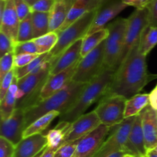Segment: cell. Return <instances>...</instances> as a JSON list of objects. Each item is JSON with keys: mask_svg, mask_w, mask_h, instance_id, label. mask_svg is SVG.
Returning <instances> with one entry per match:
<instances>
[{"mask_svg": "<svg viewBox=\"0 0 157 157\" xmlns=\"http://www.w3.org/2000/svg\"><path fill=\"white\" fill-rule=\"evenodd\" d=\"M139 43L130 50L116 69L104 96L118 95L128 99L139 93L147 83L157 77V75L148 73L147 56L140 52Z\"/></svg>", "mask_w": 157, "mask_h": 157, "instance_id": "1", "label": "cell"}, {"mask_svg": "<svg viewBox=\"0 0 157 157\" xmlns=\"http://www.w3.org/2000/svg\"><path fill=\"white\" fill-rule=\"evenodd\" d=\"M114 69L105 67L104 70L87 83L75 103L64 113L59 115V122L72 123L81 115L84 114L90 106L100 101L105 95L115 73Z\"/></svg>", "mask_w": 157, "mask_h": 157, "instance_id": "2", "label": "cell"}, {"mask_svg": "<svg viewBox=\"0 0 157 157\" xmlns=\"http://www.w3.org/2000/svg\"><path fill=\"white\" fill-rule=\"evenodd\" d=\"M87 84L71 81L66 87L48 98L25 110V129L35 119L48 112L58 111L62 114L75 103Z\"/></svg>", "mask_w": 157, "mask_h": 157, "instance_id": "3", "label": "cell"}, {"mask_svg": "<svg viewBox=\"0 0 157 157\" xmlns=\"http://www.w3.org/2000/svg\"><path fill=\"white\" fill-rule=\"evenodd\" d=\"M52 64L48 62L36 73H30L18 79L16 108L24 110L38 104L43 86L49 76Z\"/></svg>", "mask_w": 157, "mask_h": 157, "instance_id": "4", "label": "cell"}, {"mask_svg": "<svg viewBox=\"0 0 157 157\" xmlns=\"http://www.w3.org/2000/svg\"><path fill=\"white\" fill-rule=\"evenodd\" d=\"M97 10L87 12L65 29L58 32L59 36L58 42L48 52L51 64L71 45L87 35L95 18Z\"/></svg>", "mask_w": 157, "mask_h": 157, "instance_id": "5", "label": "cell"}, {"mask_svg": "<svg viewBox=\"0 0 157 157\" xmlns=\"http://www.w3.org/2000/svg\"><path fill=\"white\" fill-rule=\"evenodd\" d=\"M127 18H117L107 25L109 35L105 40L104 65L114 70L117 69L124 43Z\"/></svg>", "mask_w": 157, "mask_h": 157, "instance_id": "6", "label": "cell"}, {"mask_svg": "<svg viewBox=\"0 0 157 157\" xmlns=\"http://www.w3.org/2000/svg\"><path fill=\"white\" fill-rule=\"evenodd\" d=\"M104 50L105 40L85 56L81 58L72 80L77 83L87 84L96 78L105 68Z\"/></svg>", "mask_w": 157, "mask_h": 157, "instance_id": "7", "label": "cell"}, {"mask_svg": "<svg viewBox=\"0 0 157 157\" xmlns=\"http://www.w3.org/2000/svg\"><path fill=\"white\" fill-rule=\"evenodd\" d=\"M148 26L149 17L147 7L144 9H136L127 18L124 43L117 68L127 57L130 50L140 42L143 32Z\"/></svg>", "mask_w": 157, "mask_h": 157, "instance_id": "8", "label": "cell"}, {"mask_svg": "<svg viewBox=\"0 0 157 157\" xmlns=\"http://www.w3.org/2000/svg\"><path fill=\"white\" fill-rule=\"evenodd\" d=\"M127 100V98L118 95L103 97L94 109L101 124L110 128L121 124L125 119L124 113Z\"/></svg>", "mask_w": 157, "mask_h": 157, "instance_id": "9", "label": "cell"}, {"mask_svg": "<svg viewBox=\"0 0 157 157\" xmlns=\"http://www.w3.org/2000/svg\"><path fill=\"white\" fill-rule=\"evenodd\" d=\"M134 119L135 116L124 119L121 124L112 127V132L93 157H106L117 151L124 150Z\"/></svg>", "mask_w": 157, "mask_h": 157, "instance_id": "10", "label": "cell"}, {"mask_svg": "<svg viewBox=\"0 0 157 157\" xmlns=\"http://www.w3.org/2000/svg\"><path fill=\"white\" fill-rule=\"evenodd\" d=\"M110 128L101 124L97 129L80 139L73 157H93L110 133Z\"/></svg>", "mask_w": 157, "mask_h": 157, "instance_id": "11", "label": "cell"}, {"mask_svg": "<svg viewBox=\"0 0 157 157\" xmlns=\"http://www.w3.org/2000/svg\"><path fill=\"white\" fill-rule=\"evenodd\" d=\"M25 129V110L20 108H16L9 118L1 121L0 135L16 146L23 139Z\"/></svg>", "mask_w": 157, "mask_h": 157, "instance_id": "12", "label": "cell"}, {"mask_svg": "<svg viewBox=\"0 0 157 157\" xmlns=\"http://www.w3.org/2000/svg\"><path fill=\"white\" fill-rule=\"evenodd\" d=\"M127 7V6L122 0H105L97 10L95 18L87 35L105 28L109 22L117 16Z\"/></svg>", "mask_w": 157, "mask_h": 157, "instance_id": "13", "label": "cell"}, {"mask_svg": "<svg viewBox=\"0 0 157 157\" xmlns=\"http://www.w3.org/2000/svg\"><path fill=\"white\" fill-rule=\"evenodd\" d=\"M101 124V120L94 110L83 114L71 123V126L68 133L66 135L64 144L78 141L97 129Z\"/></svg>", "mask_w": 157, "mask_h": 157, "instance_id": "14", "label": "cell"}, {"mask_svg": "<svg viewBox=\"0 0 157 157\" xmlns=\"http://www.w3.org/2000/svg\"><path fill=\"white\" fill-rule=\"evenodd\" d=\"M78 62L62 72L53 75H49L40 93V102L64 89L71 81H72Z\"/></svg>", "mask_w": 157, "mask_h": 157, "instance_id": "15", "label": "cell"}, {"mask_svg": "<svg viewBox=\"0 0 157 157\" xmlns=\"http://www.w3.org/2000/svg\"><path fill=\"white\" fill-rule=\"evenodd\" d=\"M124 150L135 157L145 156L147 154L141 113L135 116Z\"/></svg>", "mask_w": 157, "mask_h": 157, "instance_id": "16", "label": "cell"}, {"mask_svg": "<svg viewBox=\"0 0 157 157\" xmlns=\"http://www.w3.org/2000/svg\"><path fill=\"white\" fill-rule=\"evenodd\" d=\"M83 38L71 45L52 63L49 75H53L62 72L78 63L81 59Z\"/></svg>", "mask_w": 157, "mask_h": 157, "instance_id": "17", "label": "cell"}, {"mask_svg": "<svg viewBox=\"0 0 157 157\" xmlns=\"http://www.w3.org/2000/svg\"><path fill=\"white\" fill-rule=\"evenodd\" d=\"M20 22L14 0H6L4 12L0 15V32L8 35L15 43V46L18 42L17 38Z\"/></svg>", "mask_w": 157, "mask_h": 157, "instance_id": "18", "label": "cell"}, {"mask_svg": "<svg viewBox=\"0 0 157 157\" xmlns=\"http://www.w3.org/2000/svg\"><path fill=\"white\" fill-rule=\"evenodd\" d=\"M48 146V140L42 133L23 138L15 146L14 157H35Z\"/></svg>", "mask_w": 157, "mask_h": 157, "instance_id": "19", "label": "cell"}, {"mask_svg": "<svg viewBox=\"0 0 157 157\" xmlns=\"http://www.w3.org/2000/svg\"><path fill=\"white\" fill-rule=\"evenodd\" d=\"M141 115L147 150L155 149L157 146L156 110L150 104L141 112Z\"/></svg>", "mask_w": 157, "mask_h": 157, "instance_id": "20", "label": "cell"}, {"mask_svg": "<svg viewBox=\"0 0 157 157\" xmlns=\"http://www.w3.org/2000/svg\"><path fill=\"white\" fill-rule=\"evenodd\" d=\"M105 0H78L71 6L60 31H62L87 12L97 10Z\"/></svg>", "mask_w": 157, "mask_h": 157, "instance_id": "21", "label": "cell"}, {"mask_svg": "<svg viewBox=\"0 0 157 157\" xmlns=\"http://www.w3.org/2000/svg\"><path fill=\"white\" fill-rule=\"evenodd\" d=\"M18 91V78L15 77L6 96L2 99L0 100L1 121L9 118L16 109Z\"/></svg>", "mask_w": 157, "mask_h": 157, "instance_id": "22", "label": "cell"}, {"mask_svg": "<svg viewBox=\"0 0 157 157\" xmlns=\"http://www.w3.org/2000/svg\"><path fill=\"white\" fill-rule=\"evenodd\" d=\"M71 126V123L59 122L54 129H50L45 134L48 140V146L56 151L64 144V139Z\"/></svg>", "mask_w": 157, "mask_h": 157, "instance_id": "23", "label": "cell"}, {"mask_svg": "<svg viewBox=\"0 0 157 157\" xmlns=\"http://www.w3.org/2000/svg\"><path fill=\"white\" fill-rule=\"evenodd\" d=\"M69 9L64 0H56L55 6L50 12L49 31L58 32L64 25Z\"/></svg>", "mask_w": 157, "mask_h": 157, "instance_id": "24", "label": "cell"}, {"mask_svg": "<svg viewBox=\"0 0 157 157\" xmlns=\"http://www.w3.org/2000/svg\"><path fill=\"white\" fill-rule=\"evenodd\" d=\"M150 105V94L138 93L127 100L125 106V119L136 116Z\"/></svg>", "mask_w": 157, "mask_h": 157, "instance_id": "25", "label": "cell"}, {"mask_svg": "<svg viewBox=\"0 0 157 157\" xmlns=\"http://www.w3.org/2000/svg\"><path fill=\"white\" fill-rule=\"evenodd\" d=\"M61 113L58 111H52L38 118L25 129L23 138H26V137L31 136L35 134L42 133L43 131L49 126V124L55 118L59 117Z\"/></svg>", "mask_w": 157, "mask_h": 157, "instance_id": "26", "label": "cell"}, {"mask_svg": "<svg viewBox=\"0 0 157 157\" xmlns=\"http://www.w3.org/2000/svg\"><path fill=\"white\" fill-rule=\"evenodd\" d=\"M108 35L109 30L107 27H105L98 32L84 36L83 38L82 49H81V58L85 56L97 46H99L102 42L106 40Z\"/></svg>", "mask_w": 157, "mask_h": 157, "instance_id": "27", "label": "cell"}, {"mask_svg": "<svg viewBox=\"0 0 157 157\" xmlns=\"http://www.w3.org/2000/svg\"><path fill=\"white\" fill-rule=\"evenodd\" d=\"M157 45V27L148 26L144 31L139 43L140 52L147 56Z\"/></svg>", "mask_w": 157, "mask_h": 157, "instance_id": "28", "label": "cell"}, {"mask_svg": "<svg viewBox=\"0 0 157 157\" xmlns=\"http://www.w3.org/2000/svg\"><path fill=\"white\" fill-rule=\"evenodd\" d=\"M50 12H32L34 38L48 33Z\"/></svg>", "mask_w": 157, "mask_h": 157, "instance_id": "29", "label": "cell"}, {"mask_svg": "<svg viewBox=\"0 0 157 157\" xmlns=\"http://www.w3.org/2000/svg\"><path fill=\"white\" fill-rule=\"evenodd\" d=\"M48 61L50 62L48 53L40 54L37 58L32 60L27 66L15 69V77L18 79V78H22V77L25 76L30 73H35L37 71L39 70L41 68H42V66L45 64V62Z\"/></svg>", "mask_w": 157, "mask_h": 157, "instance_id": "30", "label": "cell"}, {"mask_svg": "<svg viewBox=\"0 0 157 157\" xmlns=\"http://www.w3.org/2000/svg\"><path fill=\"white\" fill-rule=\"evenodd\" d=\"M58 33L57 32H49L44 35L34 38L38 54L48 53L55 46L58 41Z\"/></svg>", "mask_w": 157, "mask_h": 157, "instance_id": "31", "label": "cell"}, {"mask_svg": "<svg viewBox=\"0 0 157 157\" xmlns=\"http://www.w3.org/2000/svg\"><path fill=\"white\" fill-rule=\"evenodd\" d=\"M32 39H34V32L33 26H32V12H31L25 18L20 22L17 42H23L30 41Z\"/></svg>", "mask_w": 157, "mask_h": 157, "instance_id": "32", "label": "cell"}, {"mask_svg": "<svg viewBox=\"0 0 157 157\" xmlns=\"http://www.w3.org/2000/svg\"><path fill=\"white\" fill-rule=\"evenodd\" d=\"M14 58H15V52H9L1 57L0 58V81L2 79L3 77L15 69L14 67Z\"/></svg>", "mask_w": 157, "mask_h": 157, "instance_id": "33", "label": "cell"}, {"mask_svg": "<svg viewBox=\"0 0 157 157\" xmlns=\"http://www.w3.org/2000/svg\"><path fill=\"white\" fill-rule=\"evenodd\" d=\"M14 52L15 55L17 54H38V48L34 39L23 42H17L15 46Z\"/></svg>", "mask_w": 157, "mask_h": 157, "instance_id": "34", "label": "cell"}, {"mask_svg": "<svg viewBox=\"0 0 157 157\" xmlns=\"http://www.w3.org/2000/svg\"><path fill=\"white\" fill-rule=\"evenodd\" d=\"M78 141L71 142L63 144L55 151L54 157H73L76 150Z\"/></svg>", "mask_w": 157, "mask_h": 157, "instance_id": "35", "label": "cell"}, {"mask_svg": "<svg viewBox=\"0 0 157 157\" xmlns=\"http://www.w3.org/2000/svg\"><path fill=\"white\" fill-rule=\"evenodd\" d=\"M15 43L6 34L0 32V57L9 52H14Z\"/></svg>", "mask_w": 157, "mask_h": 157, "instance_id": "36", "label": "cell"}, {"mask_svg": "<svg viewBox=\"0 0 157 157\" xmlns=\"http://www.w3.org/2000/svg\"><path fill=\"white\" fill-rule=\"evenodd\" d=\"M15 77V69H12L9 72H8L6 75L1 80V85H0V100L2 99L7 94L12 82Z\"/></svg>", "mask_w": 157, "mask_h": 157, "instance_id": "37", "label": "cell"}, {"mask_svg": "<svg viewBox=\"0 0 157 157\" xmlns=\"http://www.w3.org/2000/svg\"><path fill=\"white\" fill-rule=\"evenodd\" d=\"M56 0H38L31 6L32 12H50L55 6Z\"/></svg>", "mask_w": 157, "mask_h": 157, "instance_id": "38", "label": "cell"}, {"mask_svg": "<svg viewBox=\"0 0 157 157\" xmlns=\"http://www.w3.org/2000/svg\"><path fill=\"white\" fill-rule=\"evenodd\" d=\"M38 54H15L14 58V67L15 69L17 68H21L27 66L30 63L32 60L38 56Z\"/></svg>", "mask_w": 157, "mask_h": 157, "instance_id": "39", "label": "cell"}, {"mask_svg": "<svg viewBox=\"0 0 157 157\" xmlns=\"http://www.w3.org/2000/svg\"><path fill=\"white\" fill-rule=\"evenodd\" d=\"M15 146L3 137H0V157H14Z\"/></svg>", "mask_w": 157, "mask_h": 157, "instance_id": "40", "label": "cell"}, {"mask_svg": "<svg viewBox=\"0 0 157 157\" xmlns=\"http://www.w3.org/2000/svg\"><path fill=\"white\" fill-rule=\"evenodd\" d=\"M14 2L20 21L25 18L32 12L31 6L25 0H14Z\"/></svg>", "mask_w": 157, "mask_h": 157, "instance_id": "41", "label": "cell"}, {"mask_svg": "<svg viewBox=\"0 0 157 157\" xmlns=\"http://www.w3.org/2000/svg\"><path fill=\"white\" fill-rule=\"evenodd\" d=\"M147 8L148 10L149 26L157 27V0H151Z\"/></svg>", "mask_w": 157, "mask_h": 157, "instance_id": "42", "label": "cell"}, {"mask_svg": "<svg viewBox=\"0 0 157 157\" xmlns=\"http://www.w3.org/2000/svg\"><path fill=\"white\" fill-rule=\"evenodd\" d=\"M122 1L127 6H133L136 9H144L147 7L150 0H122Z\"/></svg>", "mask_w": 157, "mask_h": 157, "instance_id": "43", "label": "cell"}, {"mask_svg": "<svg viewBox=\"0 0 157 157\" xmlns=\"http://www.w3.org/2000/svg\"><path fill=\"white\" fill-rule=\"evenodd\" d=\"M150 104L153 109L157 110V85L150 93Z\"/></svg>", "mask_w": 157, "mask_h": 157, "instance_id": "44", "label": "cell"}, {"mask_svg": "<svg viewBox=\"0 0 157 157\" xmlns=\"http://www.w3.org/2000/svg\"><path fill=\"white\" fill-rule=\"evenodd\" d=\"M55 152V150H54L52 148L47 146L42 151H41L38 155H35V157H54Z\"/></svg>", "mask_w": 157, "mask_h": 157, "instance_id": "45", "label": "cell"}, {"mask_svg": "<svg viewBox=\"0 0 157 157\" xmlns=\"http://www.w3.org/2000/svg\"><path fill=\"white\" fill-rule=\"evenodd\" d=\"M126 154H127L126 151L121 150V151H117V152H113V153L110 154V155H107V156L106 157H124Z\"/></svg>", "mask_w": 157, "mask_h": 157, "instance_id": "46", "label": "cell"}, {"mask_svg": "<svg viewBox=\"0 0 157 157\" xmlns=\"http://www.w3.org/2000/svg\"><path fill=\"white\" fill-rule=\"evenodd\" d=\"M146 156L147 157H157V151L155 149L147 150V154H146Z\"/></svg>", "mask_w": 157, "mask_h": 157, "instance_id": "47", "label": "cell"}, {"mask_svg": "<svg viewBox=\"0 0 157 157\" xmlns=\"http://www.w3.org/2000/svg\"><path fill=\"white\" fill-rule=\"evenodd\" d=\"M64 2H65V4L67 5L68 9H70L71 8V6H73L76 2H78V0H64Z\"/></svg>", "mask_w": 157, "mask_h": 157, "instance_id": "48", "label": "cell"}, {"mask_svg": "<svg viewBox=\"0 0 157 157\" xmlns=\"http://www.w3.org/2000/svg\"><path fill=\"white\" fill-rule=\"evenodd\" d=\"M25 1L29 5V6H32V5L35 4V3L36 2H38V0H25Z\"/></svg>", "mask_w": 157, "mask_h": 157, "instance_id": "49", "label": "cell"}, {"mask_svg": "<svg viewBox=\"0 0 157 157\" xmlns=\"http://www.w3.org/2000/svg\"><path fill=\"white\" fill-rule=\"evenodd\" d=\"M124 157H135V156H133V155H130V154H126V155H124Z\"/></svg>", "mask_w": 157, "mask_h": 157, "instance_id": "50", "label": "cell"}, {"mask_svg": "<svg viewBox=\"0 0 157 157\" xmlns=\"http://www.w3.org/2000/svg\"><path fill=\"white\" fill-rule=\"evenodd\" d=\"M155 149H156V151H157V146H156V148H155Z\"/></svg>", "mask_w": 157, "mask_h": 157, "instance_id": "51", "label": "cell"}, {"mask_svg": "<svg viewBox=\"0 0 157 157\" xmlns=\"http://www.w3.org/2000/svg\"><path fill=\"white\" fill-rule=\"evenodd\" d=\"M143 157H147V156H146V155H145V156H143Z\"/></svg>", "mask_w": 157, "mask_h": 157, "instance_id": "52", "label": "cell"}, {"mask_svg": "<svg viewBox=\"0 0 157 157\" xmlns=\"http://www.w3.org/2000/svg\"><path fill=\"white\" fill-rule=\"evenodd\" d=\"M156 115H157V110H156Z\"/></svg>", "mask_w": 157, "mask_h": 157, "instance_id": "53", "label": "cell"}, {"mask_svg": "<svg viewBox=\"0 0 157 157\" xmlns=\"http://www.w3.org/2000/svg\"><path fill=\"white\" fill-rule=\"evenodd\" d=\"M150 1H151V0H150Z\"/></svg>", "mask_w": 157, "mask_h": 157, "instance_id": "54", "label": "cell"}]
</instances>
